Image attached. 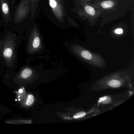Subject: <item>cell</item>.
Here are the masks:
<instances>
[{"mask_svg": "<svg viewBox=\"0 0 134 134\" xmlns=\"http://www.w3.org/2000/svg\"><path fill=\"white\" fill-rule=\"evenodd\" d=\"M22 36H18L12 30H9L4 36L2 49V55L9 66H12L16 59L17 49L20 44Z\"/></svg>", "mask_w": 134, "mask_h": 134, "instance_id": "obj_1", "label": "cell"}, {"mask_svg": "<svg viewBox=\"0 0 134 134\" xmlns=\"http://www.w3.org/2000/svg\"><path fill=\"white\" fill-rule=\"evenodd\" d=\"M31 7L30 0H21L15 9L11 24L18 25L23 22L31 15Z\"/></svg>", "mask_w": 134, "mask_h": 134, "instance_id": "obj_2", "label": "cell"}, {"mask_svg": "<svg viewBox=\"0 0 134 134\" xmlns=\"http://www.w3.org/2000/svg\"><path fill=\"white\" fill-rule=\"evenodd\" d=\"M41 39L37 23H34L31 30L27 44V52L29 54L37 53L41 48Z\"/></svg>", "mask_w": 134, "mask_h": 134, "instance_id": "obj_3", "label": "cell"}, {"mask_svg": "<svg viewBox=\"0 0 134 134\" xmlns=\"http://www.w3.org/2000/svg\"><path fill=\"white\" fill-rule=\"evenodd\" d=\"M0 14L4 25L10 26L12 18L10 4L7 0H0Z\"/></svg>", "mask_w": 134, "mask_h": 134, "instance_id": "obj_4", "label": "cell"}, {"mask_svg": "<svg viewBox=\"0 0 134 134\" xmlns=\"http://www.w3.org/2000/svg\"><path fill=\"white\" fill-rule=\"evenodd\" d=\"M34 71L32 68H24L19 74V79L23 81L29 80L33 76Z\"/></svg>", "mask_w": 134, "mask_h": 134, "instance_id": "obj_5", "label": "cell"}, {"mask_svg": "<svg viewBox=\"0 0 134 134\" xmlns=\"http://www.w3.org/2000/svg\"><path fill=\"white\" fill-rule=\"evenodd\" d=\"M35 98L34 96L32 94H28L24 98L23 102V106L26 107L31 106L35 102Z\"/></svg>", "mask_w": 134, "mask_h": 134, "instance_id": "obj_6", "label": "cell"}, {"mask_svg": "<svg viewBox=\"0 0 134 134\" xmlns=\"http://www.w3.org/2000/svg\"><path fill=\"white\" fill-rule=\"evenodd\" d=\"M7 124H31L32 121L26 120H10L7 121Z\"/></svg>", "mask_w": 134, "mask_h": 134, "instance_id": "obj_7", "label": "cell"}, {"mask_svg": "<svg viewBox=\"0 0 134 134\" xmlns=\"http://www.w3.org/2000/svg\"><path fill=\"white\" fill-rule=\"evenodd\" d=\"M81 55L83 58L88 61H91L93 58L92 54L89 52L85 50L81 52Z\"/></svg>", "mask_w": 134, "mask_h": 134, "instance_id": "obj_8", "label": "cell"}, {"mask_svg": "<svg viewBox=\"0 0 134 134\" xmlns=\"http://www.w3.org/2000/svg\"><path fill=\"white\" fill-rule=\"evenodd\" d=\"M108 84L110 87H112L118 88L120 87L121 83L117 80H113L109 81Z\"/></svg>", "mask_w": 134, "mask_h": 134, "instance_id": "obj_9", "label": "cell"}, {"mask_svg": "<svg viewBox=\"0 0 134 134\" xmlns=\"http://www.w3.org/2000/svg\"><path fill=\"white\" fill-rule=\"evenodd\" d=\"M114 4L113 2L110 1H103L101 4V6L103 8H111L113 6Z\"/></svg>", "mask_w": 134, "mask_h": 134, "instance_id": "obj_10", "label": "cell"}, {"mask_svg": "<svg viewBox=\"0 0 134 134\" xmlns=\"http://www.w3.org/2000/svg\"><path fill=\"white\" fill-rule=\"evenodd\" d=\"M111 100V98L109 96H104L99 98L98 102L103 103V104H107L109 103Z\"/></svg>", "mask_w": 134, "mask_h": 134, "instance_id": "obj_11", "label": "cell"}, {"mask_svg": "<svg viewBox=\"0 0 134 134\" xmlns=\"http://www.w3.org/2000/svg\"><path fill=\"white\" fill-rule=\"evenodd\" d=\"M85 10L88 14L92 16H93L95 14L94 9L91 6H87L85 7Z\"/></svg>", "mask_w": 134, "mask_h": 134, "instance_id": "obj_12", "label": "cell"}, {"mask_svg": "<svg viewBox=\"0 0 134 134\" xmlns=\"http://www.w3.org/2000/svg\"><path fill=\"white\" fill-rule=\"evenodd\" d=\"M86 113L84 112H81L77 113L74 116V118L75 119H78V118H81L83 117L86 115Z\"/></svg>", "mask_w": 134, "mask_h": 134, "instance_id": "obj_13", "label": "cell"}, {"mask_svg": "<svg viewBox=\"0 0 134 134\" xmlns=\"http://www.w3.org/2000/svg\"><path fill=\"white\" fill-rule=\"evenodd\" d=\"M49 5L52 8H55L57 7V2L55 0H49Z\"/></svg>", "mask_w": 134, "mask_h": 134, "instance_id": "obj_14", "label": "cell"}, {"mask_svg": "<svg viewBox=\"0 0 134 134\" xmlns=\"http://www.w3.org/2000/svg\"><path fill=\"white\" fill-rule=\"evenodd\" d=\"M3 39L0 38V56L2 55V49H3Z\"/></svg>", "mask_w": 134, "mask_h": 134, "instance_id": "obj_15", "label": "cell"}, {"mask_svg": "<svg viewBox=\"0 0 134 134\" xmlns=\"http://www.w3.org/2000/svg\"><path fill=\"white\" fill-rule=\"evenodd\" d=\"M123 32V30L121 29H116L115 31V33L118 34H122Z\"/></svg>", "mask_w": 134, "mask_h": 134, "instance_id": "obj_16", "label": "cell"}, {"mask_svg": "<svg viewBox=\"0 0 134 134\" xmlns=\"http://www.w3.org/2000/svg\"><path fill=\"white\" fill-rule=\"evenodd\" d=\"M15 0H12V5L14 4L15 2Z\"/></svg>", "mask_w": 134, "mask_h": 134, "instance_id": "obj_17", "label": "cell"}, {"mask_svg": "<svg viewBox=\"0 0 134 134\" xmlns=\"http://www.w3.org/2000/svg\"><path fill=\"white\" fill-rule=\"evenodd\" d=\"M3 23L2 20H0V26H1L3 25Z\"/></svg>", "mask_w": 134, "mask_h": 134, "instance_id": "obj_18", "label": "cell"}]
</instances>
